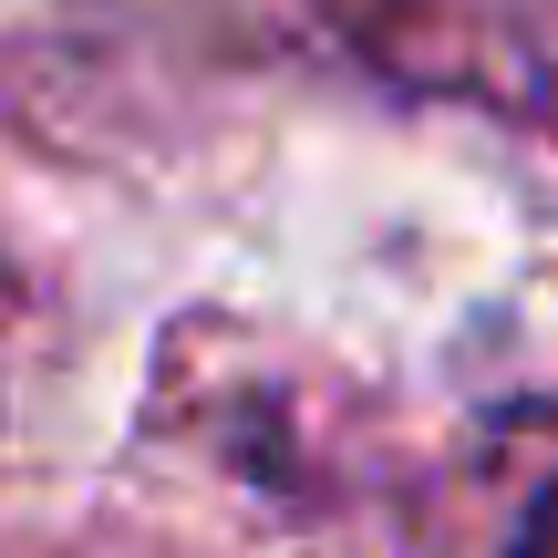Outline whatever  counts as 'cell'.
Listing matches in <instances>:
<instances>
[{
	"label": "cell",
	"instance_id": "cell-1",
	"mask_svg": "<svg viewBox=\"0 0 558 558\" xmlns=\"http://www.w3.org/2000/svg\"><path fill=\"white\" fill-rule=\"evenodd\" d=\"M518 558H558V497L538 507V518H527V538H518Z\"/></svg>",
	"mask_w": 558,
	"mask_h": 558
}]
</instances>
